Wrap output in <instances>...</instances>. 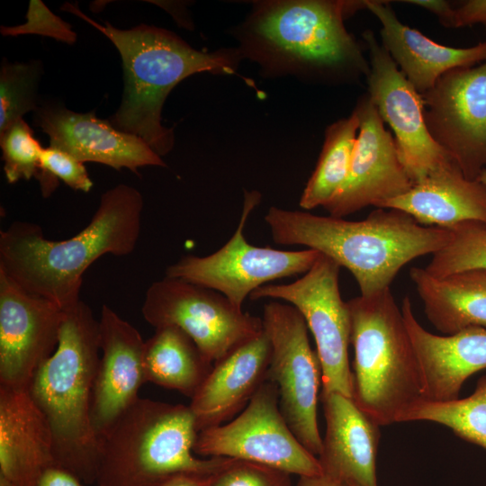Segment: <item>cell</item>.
Segmentation results:
<instances>
[{
  "label": "cell",
  "mask_w": 486,
  "mask_h": 486,
  "mask_svg": "<svg viewBox=\"0 0 486 486\" xmlns=\"http://www.w3.org/2000/svg\"><path fill=\"white\" fill-rule=\"evenodd\" d=\"M142 211L140 192L120 184L102 194L89 223L69 238L51 240L39 225L14 221L0 231V271L25 291L66 310L81 300L83 275L94 261L134 251Z\"/></svg>",
  "instance_id": "cell-1"
},
{
  "label": "cell",
  "mask_w": 486,
  "mask_h": 486,
  "mask_svg": "<svg viewBox=\"0 0 486 486\" xmlns=\"http://www.w3.org/2000/svg\"><path fill=\"white\" fill-rule=\"evenodd\" d=\"M265 221L277 244L307 247L346 267L362 296L390 288L405 265L435 254L451 238L449 229L424 226L402 211L387 208L347 220L272 206Z\"/></svg>",
  "instance_id": "cell-2"
},
{
  "label": "cell",
  "mask_w": 486,
  "mask_h": 486,
  "mask_svg": "<svg viewBox=\"0 0 486 486\" xmlns=\"http://www.w3.org/2000/svg\"><path fill=\"white\" fill-rule=\"evenodd\" d=\"M104 34L120 52L124 91L109 122L117 130L142 139L159 157L174 146L173 129L163 126L162 108L168 94L183 79L200 72L235 73L241 53L235 50H197L162 28L140 24L121 30L95 22L70 4L63 6Z\"/></svg>",
  "instance_id": "cell-3"
},
{
  "label": "cell",
  "mask_w": 486,
  "mask_h": 486,
  "mask_svg": "<svg viewBox=\"0 0 486 486\" xmlns=\"http://www.w3.org/2000/svg\"><path fill=\"white\" fill-rule=\"evenodd\" d=\"M64 311L58 346L36 371L28 392L50 425L55 464L94 484L100 457L91 421L101 356L99 320L82 300Z\"/></svg>",
  "instance_id": "cell-4"
},
{
  "label": "cell",
  "mask_w": 486,
  "mask_h": 486,
  "mask_svg": "<svg viewBox=\"0 0 486 486\" xmlns=\"http://www.w3.org/2000/svg\"><path fill=\"white\" fill-rule=\"evenodd\" d=\"M365 1L291 0L256 4L244 27L241 55L280 73L352 68L370 71L345 17Z\"/></svg>",
  "instance_id": "cell-5"
},
{
  "label": "cell",
  "mask_w": 486,
  "mask_h": 486,
  "mask_svg": "<svg viewBox=\"0 0 486 486\" xmlns=\"http://www.w3.org/2000/svg\"><path fill=\"white\" fill-rule=\"evenodd\" d=\"M354 346L353 400L379 426L404 422L424 400L418 360L390 288L346 302Z\"/></svg>",
  "instance_id": "cell-6"
},
{
  "label": "cell",
  "mask_w": 486,
  "mask_h": 486,
  "mask_svg": "<svg viewBox=\"0 0 486 486\" xmlns=\"http://www.w3.org/2000/svg\"><path fill=\"white\" fill-rule=\"evenodd\" d=\"M190 406L140 398L100 438L96 486H157L179 473L209 476L228 460L194 455Z\"/></svg>",
  "instance_id": "cell-7"
},
{
  "label": "cell",
  "mask_w": 486,
  "mask_h": 486,
  "mask_svg": "<svg viewBox=\"0 0 486 486\" xmlns=\"http://www.w3.org/2000/svg\"><path fill=\"white\" fill-rule=\"evenodd\" d=\"M259 201L258 192H246L238 225L227 243L208 256H183L166 268V276L214 290L242 310L245 299L266 283L307 273L320 256L319 251L279 250L246 240L245 224Z\"/></svg>",
  "instance_id": "cell-8"
},
{
  "label": "cell",
  "mask_w": 486,
  "mask_h": 486,
  "mask_svg": "<svg viewBox=\"0 0 486 486\" xmlns=\"http://www.w3.org/2000/svg\"><path fill=\"white\" fill-rule=\"evenodd\" d=\"M262 323L271 343L267 379L276 385L281 412L301 444L320 455L322 437L317 408L321 366L310 345L306 321L292 305L273 301L264 306Z\"/></svg>",
  "instance_id": "cell-9"
},
{
  "label": "cell",
  "mask_w": 486,
  "mask_h": 486,
  "mask_svg": "<svg viewBox=\"0 0 486 486\" xmlns=\"http://www.w3.org/2000/svg\"><path fill=\"white\" fill-rule=\"evenodd\" d=\"M194 452L259 464L301 477L322 474L319 459L301 444L286 423L276 385L268 379L238 417L200 430Z\"/></svg>",
  "instance_id": "cell-10"
},
{
  "label": "cell",
  "mask_w": 486,
  "mask_h": 486,
  "mask_svg": "<svg viewBox=\"0 0 486 486\" xmlns=\"http://www.w3.org/2000/svg\"><path fill=\"white\" fill-rule=\"evenodd\" d=\"M141 312L155 328L183 330L212 364L263 331L261 318L244 312L221 293L167 276L148 288Z\"/></svg>",
  "instance_id": "cell-11"
},
{
  "label": "cell",
  "mask_w": 486,
  "mask_h": 486,
  "mask_svg": "<svg viewBox=\"0 0 486 486\" xmlns=\"http://www.w3.org/2000/svg\"><path fill=\"white\" fill-rule=\"evenodd\" d=\"M340 266L322 255L302 277L287 284H265L251 300H284L303 316L311 331L321 366V394L339 392L353 398V373L348 360L351 337L346 302L339 291Z\"/></svg>",
  "instance_id": "cell-12"
},
{
  "label": "cell",
  "mask_w": 486,
  "mask_h": 486,
  "mask_svg": "<svg viewBox=\"0 0 486 486\" xmlns=\"http://www.w3.org/2000/svg\"><path fill=\"white\" fill-rule=\"evenodd\" d=\"M421 95L431 137L476 180L486 169V60L447 71Z\"/></svg>",
  "instance_id": "cell-13"
},
{
  "label": "cell",
  "mask_w": 486,
  "mask_h": 486,
  "mask_svg": "<svg viewBox=\"0 0 486 486\" xmlns=\"http://www.w3.org/2000/svg\"><path fill=\"white\" fill-rule=\"evenodd\" d=\"M363 38L369 52L370 100L394 133L400 158L415 184L452 158L431 137L424 116L422 95L399 69L371 31Z\"/></svg>",
  "instance_id": "cell-14"
},
{
  "label": "cell",
  "mask_w": 486,
  "mask_h": 486,
  "mask_svg": "<svg viewBox=\"0 0 486 486\" xmlns=\"http://www.w3.org/2000/svg\"><path fill=\"white\" fill-rule=\"evenodd\" d=\"M64 314L0 271V386L28 390L58 346Z\"/></svg>",
  "instance_id": "cell-15"
},
{
  "label": "cell",
  "mask_w": 486,
  "mask_h": 486,
  "mask_svg": "<svg viewBox=\"0 0 486 486\" xmlns=\"http://www.w3.org/2000/svg\"><path fill=\"white\" fill-rule=\"evenodd\" d=\"M360 125L348 176L324 208L329 216L343 218L364 207L382 208L406 194L414 183L399 156L392 133L384 127L369 96L360 98L355 108Z\"/></svg>",
  "instance_id": "cell-16"
},
{
  "label": "cell",
  "mask_w": 486,
  "mask_h": 486,
  "mask_svg": "<svg viewBox=\"0 0 486 486\" xmlns=\"http://www.w3.org/2000/svg\"><path fill=\"white\" fill-rule=\"evenodd\" d=\"M101 356L95 375L91 421L97 437L140 397L145 382V341L140 333L104 304L99 319Z\"/></svg>",
  "instance_id": "cell-17"
},
{
  "label": "cell",
  "mask_w": 486,
  "mask_h": 486,
  "mask_svg": "<svg viewBox=\"0 0 486 486\" xmlns=\"http://www.w3.org/2000/svg\"><path fill=\"white\" fill-rule=\"evenodd\" d=\"M34 122L50 138V146L66 151L82 163L125 167L139 174L147 166L165 162L140 137L121 131L94 112L79 113L58 104H46L34 112Z\"/></svg>",
  "instance_id": "cell-18"
},
{
  "label": "cell",
  "mask_w": 486,
  "mask_h": 486,
  "mask_svg": "<svg viewBox=\"0 0 486 486\" xmlns=\"http://www.w3.org/2000/svg\"><path fill=\"white\" fill-rule=\"evenodd\" d=\"M401 312L421 370L424 400L458 399L466 379L486 369V328L472 326L452 335L431 333L416 319L409 297L402 301Z\"/></svg>",
  "instance_id": "cell-19"
},
{
  "label": "cell",
  "mask_w": 486,
  "mask_h": 486,
  "mask_svg": "<svg viewBox=\"0 0 486 486\" xmlns=\"http://www.w3.org/2000/svg\"><path fill=\"white\" fill-rule=\"evenodd\" d=\"M326 431L319 462L322 474L341 486H378L379 425L353 398L339 392L320 395Z\"/></svg>",
  "instance_id": "cell-20"
},
{
  "label": "cell",
  "mask_w": 486,
  "mask_h": 486,
  "mask_svg": "<svg viewBox=\"0 0 486 486\" xmlns=\"http://www.w3.org/2000/svg\"><path fill=\"white\" fill-rule=\"evenodd\" d=\"M271 343L263 331L213 366L191 398L198 432L223 424L246 407L267 380Z\"/></svg>",
  "instance_id": "cell-21"
},
{
  "label": "cell",
  "mask_w": 486,
  "mask_h": 486,
  "mask_svg": "<svg viewBox=\"0 0 486 486\" xmlns=\"http://www.w3.org/2000/svg\"><path fill=\"white\" fill-rule=\"evenodd\" d=\"M53 464L50 425L28 390L0 386V477L12 486H33Z\"/></svg>",
  "instance_id": "cell-22"
},
{
  "label": "cell",
  "mask_w": 486,
  "mask_h": 486,
  "mask_svg": "<svg viewBox=\"0 0 486 486\" xmlns=\"http://www.w3.org/2000/svg\"><path fill=\"white\" fill-rule=\"evenodd\" d=\"M365 7L382 24V45L420 94L447 71L486 60V41L468 48L445 46L400 22L387 2L366 0Z\"/></svg>",
  "instance_id": "cell-23"
},
{
  "label": "cell",
  "mask_w": 486,
  "mask_h": 486,
  "mask_svg": "<svg viewBox=\"0 0 486 486\" xmlns=\"http://www.w3.org/2000/svg\"><path fill=\"white\" fill-rule=\"evenodd\" d=\"M382 208L402 211L424 226L449 229L464 221L486 225V186L467 179L451 159Z\"/></svg>",
  "instance_id": "cell-24"
},
{
  "label": "cell",
  "mask_w": 486,
  "mask_h": 486,
  "mask_svg": "<svg viewBox=\"0 0 486 486\" xmlns=\"http://www.w3.org/2000/svg\"><path fill=\"white\" fill-rule=\"evenodd\" d=\"M410 277L428 320L444 335L472 326L486 328V269L435 277L414 266Z\"/></svg>",
  "instance_id": "cell-25"
},
{
  "label": "cell",
  "mask_w": 486,
  "mask_h": 486,
  "mask_svg": "<svg viewBox=\"0 0 486 486\" xmlns=\"http://www.w3.org/2000/svg\"><path fill=\"white\" fill-rule=\"evenodd\" d=\"M212 366L192 338L176 327L155 328L145 341V382L192 398Z\"/></svg>",
  "instance_id": "cell-26"
},
{
  "label": "cell",
  "mask_w": 486,
  "mask_h": 486,
  "mask_svg": "<svg viewBox=\"0 0 486 486\" xmlns=\"http://www.w3.org/2000/svg\"><path fill=\"white\" fill-rule=\"evenodd\" d=\"M359 125L354 110L349 117L327 128L317 166L300 199L302 209L324 207L343 186L350 171Z\"/></svg>",
  "instance_id": "cell-27"
},
{
  "label": "cell",
  "mask_w": 486,
  "mask_h": 486,
  "mask_svg": "<svg viewBox=\"0 0 486 486\" xmlns=\"http://www.w3.org/2000/svg\"><path fill=\"white\" fill-rule=\"evenodd\" d=\"M409 421L438 423L486 449V374L466 398L442 402L422 400L406 416L404 422Z\"/></svg>",
  "instance_id": "cell-28"
},
{
  "label": "cell",
  "mask_w": 486,
  "mask_h": 486,
  "mask_svg": "<svg viewBox=\"0 0 486 486\" xmlns=\"http://www.w3.org/2000/svg\"><path fill=\"white\" fill-rule=\"evenodd\" d=\"M449 230V241L432 255L426 271L435 277H444L468 269H486V225L464 221Z\"/></svg>",
  "instance_id": "cell-29"
},
{
  "label": "cell",
  "mask_w": 486,
  "mask_h": 486,
  "mask_svg": "<svg viewBox=\"0 0 486 486\" xmlns=\"http://www.w3.org/2000/svg\"><path fill=\"white\" fill-rule=\"evenodd\" d=\"M39 61L11 63L3 59L0 70V133L36 112L37 92L41 76Z\"/></svg>",
  "instance_id": "cell-30"
},
{
  "label": "cell",
  "mask_w": 486,
  "mask_h": 486,
  "mask_svg": "<svg viewBox=\"0 0 486 486\" xmlns=\"http://www.w3.org/2000/svg\"><path fill=\"white\" fill-rule=\"evenodd\" d=\"M4 172L9 184L30 180L39 173L40 143L28 123L20 120L0 133Z\"/></svg>",
  "instance_id": "cell-31"
},
{
  "label": "cell",
  "mask_w": 486,
  "mask_h": 486,
  "mask_svg": "<svg viewBox=\"0 0 486 486\" xmlns=\"http://www.w3.org/2000/svg\"><path fill=\"white\" fill-rule=\"evenodd\" d=\"M36 179L45 198L56 190L58 180L74 190L85 193H88L94 185L84 163L66 151L50 146L41 150Z\"/></svg>",
  "instance_id": "cell-32"
},
{
  "label": "cell",
  "mask_w": 486,
  "mask_h": 486,
  "mask_svg": "<svg viewBox=\"0 0 486 486\" xmlns=\"http://www.w3.org/2000/svg\"><path fill=\"white\" fill-rule=\"evenodd\" d=\"M26 22L15 26H1L3 36L38 34L53 38L67 44L76 41V33L71 25L53 14L41 0H31Z\"/></svg>",
  "instance_id": "cell-33"
},
{
  "label": "cell",
  "mask_w": 486,
  "mask_h": 486,
  "mask_svg": "<svg viewBox=\"0 0 486 486\" xmlns=\"http://www.w3.org/2000/svg\"><path fill=\"white\" fill-rule=\"evenodd\" d=\"M279 472L259 464L228 458L206 481L209 486H280L276 478Z\"/></svg>",
  "instance_id": "cell-34"
},
{
  "label": "cell",
  "mask_w": 486,
  "mask_h": 486,
  "mask_svg": "<svg viewBox=\"0 0 486 486\" xmlns=\"http://www.w3.org/2000/svg\"><path fill=\"white\" fill-rule=\"evenodd\" d=\"M482 23L486 28V0H470L454 9V28Z\"/></svg>",
  "instance_id": "cell-35"
},
{
  "label": "cell",
  "mask_w": 486,
  "mask_h": 486,
  "mask_svg": "<svg viewBox=\"0 0 486 486\" xmlns=\"http://www.w3.org/2000/svg\"><path fill=\"white\" fill-rule=\"evenodd\" d=\"M33 486H84V482L70 471L53 464L42 472Z\"/></svg>",
  "instance_id": "cell-36"
},
{
  "label": "cell",
  "mask_w": 486,
  "mask_h": 486,
  "mask_svg": "<svg viewBox=\"0 0 486 486\" xmlns=\"http://www.w3.org/2000/svg\"><path fill=\"white\" fill-rule=\"evenodd\" d=\"M425 8L436 14L439 22L446 27L454 28V9L447 1L444 0H410L403 1Z\"/></svg>",
  "instance_id": "cell-37"
},
{
  "label": "cell",
  "mask_w": 486,
  "mask_h": 486,
  "mask_svg": "<svg viewBox=\"0 0 486 486\" xmlns=\"http://www.w3.org/2000/svg\"><path fill=\"white\" fill-rule=\"evenodd\" d=\"M206 477L207 476L179 473L165 479L157 486H209Z\"/></svg>",
  "instance_id": "cell-38"
},
{
  "label": "cell",
  "mask_w": 486,
  "mask_h": 486,
  "mask_svg": "<svg viewBox=\"0 0 486 486\" xmlns=\"http://www.w3.org/2000/svg\"><path fill=\"white\" fill-rule=\"evenodd\" d=\"M298 486H341L324 474L318 476H302Z\"/></svg>",
  "instance_id": "cell-39"
},
{
  "label": "cell",
  "mask_w": 486,
  "mask_h": 486,
  "mask_svg": "<svg viewBox=\"0 0 486 486\" xmlns=\"http://www.w3.org/2000/svg\"><path fill=\"white\" fill-rule=\"evenodd\" d=\"M476 180L481 182L486 186V169L482 171V173L478 176Z\"/></svg>",
  "instance_id": "cell-40"
}]
</instances>
